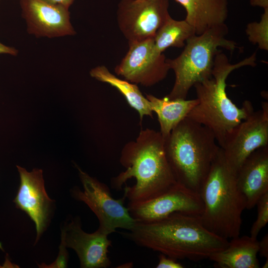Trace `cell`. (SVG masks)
I'll return each mask as SVG.
<instances>
[{
    "label": "cell",
    "mask_w": 268,
    "mask_h": 268,
    "mask_svg": "<svg viewBox=\"0 0 268 268\" xmlns=\"http://www.w3.org/2000/svg\"><path fill=\"white\" fill-rule=\"evenodd\" d=\"M156 268H184L177 260L168 257L160 253L159 256V261Z\"/></svg>",
    "instance_id": "obj_24"
},
{
    "label": "cell",
    "mask_w": 268,
    "mask_h": 268,
    "mask_svg": "<svg viewBox=\"0 0 268 268\" xmlns=\"http://www.w3.org/2000/svg\"><path fill=\"white\" fill-rule=\"evenodd\" d=\"M67 247L72 249L82 268H107L111 262L108 256L111 241L100 229L88 233L81 228L78 218L73 219L62 231Z\"/></svg>",
    "instance_id": "obj_14"
},
{
    "label": "cell",
    "mask_w": 268,
    "mask_h": 268,
    "mask_svg": "<svg viewBox=\"0 0 268 268\" xmlns=\"http://www.w3.org/2000/svg\"><path fill=\"white\" fill-rule=\"evenodd\" d=\"M268 259H267V261L265 263L264 265H263V268H267L268 267Z\"/></svg>",
    "instance_id": "obj_29"
},
{
    "label": "cell",
    "mask_w": 268,
    "mask_h": 268,
    "mask_svg": "<svg viewBox=\"0 0 268 268\" xmlns=\"http://www.w3.org/2000/svg\"><path fill=\"white\" fill-rule=\"evenodd\" d=\"M219 148L213 133L188 117L164 139L166 157L176 181L198 193Z\"/></svg>",
    "instance_id": "obj_4"
},
{
    "label": "cell",
    "mask_w": 268,
    "mask_h": 268,
    "mask_svg": "<svg viewBox=\"0 0 268 268\" xmlns=\"http://www.w3.org/2000/svg\"><path fill=\"white\" fill-rule=\"evenodd\" d=\"M125 56L115 68L124 79L145 87L164 79L170 69L167 58L155 48L153 38L129 43Z\"/></svg>",
    "instance_id": "obj_9"
},
{
    "label": "cell",
    "mask_w": 268,
    "mask_h": 268,
    "mask_svg": "<svg viewBox=\"0 0 268 268\" xmlns=\"http://www.w3.org/2000/svg\"><path fill=\"white\" fill-rule=\"evenodd\" d=\"M228 28L225 23L215 26L200 35H194L186 42L181 53L173 59H167L175 81L169 99H186L189 90L197 83L212 77L214 59L219 47L231 52L239 48L228 39Z\"/></svg>",
    "instance_id": "obj_6"
},
{
    "label": "cell",
    "mask_w": 268,
    "mask_h": 268,
    "mask_svg": "<svg viewBox=\"0 0 268 268\" xmlns=\"http://www.w3.org/2000/svg\"><path fill=\"white\" fill-rule=\"evenodd\" d=\"M250 3L253 6L268 8V0H250Z\"/></svg>",
    "instance_id": "obj_28"
},
{
    "label": "cell",
    "mask_w": 268,
    "mask_h": 268,
    "mask_svg": "<svg viewBox=\"0 0 268 268\" xmlns=\"http://www.w3.org/2000/svg\"><path fill=\"white\" fill-rule=\"evenodd\" d=\"M151 110L156 114L160 125L159 131L164 139L172 130L187 117L190 111L198 103L196 99H169L167 96L158 98L146 94Z\"/></svg>",
    "instance_id": "obj_18"
},
{
    "label": "cell",
    "mask_w": 268,
    "mask_h": 268,
    "mask_svg": "<svg viewBox=\"0 0 268 268\" xmlns=\"http://www.w3.org/2000/svg\"><path fill=\"white\" fill-rule=\"evenodd\" d=\"M19 3L29 34L48 38L75 34L69 8L43 0H19Z\"/></svg>",
    "instance_id": "obj_12"
},
{
    "label": "cell",
    "mask_w": 268,
    "mask_h": 268,
    "mask_svg": "<svg viewBox=\"0 0 268 268\" xmlns=\"http://www.w3.org/2000/svg\"><path fill=\"white\" fill-rule=\"evenodd\" d=\"M236 180L246 209L253 208L268 192V146L256 150L244 160L236 172Z\"/></svg>",
    "instance_id": "obj_15"
},
{
    "label": "cell",
    "mask_w": 268,
    "mask_h": 268,
    "mask_svg": "<svg viewBox=\"0 0 268 268\" xmlns=\"http://www.w3.org/2000/svg\"><path fill=\"white\" fill-rule=\"evenodd\" d=\"M17 168L20 184L14 202L35 223L37 243L49 222L54 201L46 193L41 169H34L29 172L19 166Z\"/></svg>",
    "instance_id": "obj_13"
},
{
    "label": "cell",
    "mask_w": 268,
    "mask_h": 268,
    "mask_svg": "<svg viewBox=\"0 0 268 268\" xmlns=\"http://www.w3.org/2000/svg\"><path fill=\"white\" fill-rule=\"evenodd\" d=\"M196 35L193 27L185 19L177 20L170 16L153 38L156 49L160 52L169 47H184L186 41Z\"/></svg>",
    "instance_id": "obj_20"
},
{
    "label": "cell",
    "mask_w": 268,
    "mask_h": 268,
    "mask_svg": "<svg viewBox=\"0 0 268 268\" xmlns=\"http://www.w3.org/2000/svg\"><path fill=\"white\" fill-rule=\"evenodd\" d=\"M0 54L16 56L18 54V51L13 47L7 46L0 42Z\"/></svg>",
    "instance_id": "obj_26"
},
{
    "label": "cell",
    "mask_w": 268,
    "mask_h": 268,
    "mask_svg": "<svg viewBox=\"0 0 268 268\" xmlns=\"http://www.w3.org/2000/svg\"><path fill=\"white\" fill-rule=\"evenodd\" d=\"M259 250L257 239L239 236L232 238L224 249L212 254L208 259L221 268H258Z\"/></svg>",
    "instance_id": "obj_17"
},
{
    "label": "cell",
    "mask_w": 268,
    "mask_h": 268,
    "mask_svg": "<svg viewBox=\"0 0 268 268\" xmlns=\"http://www.w3.org/2000/svg\"><path fill=\"white\" fill-rule=\"evenodd\" d=\"M66 245L65 243L64 237L61 235V243L60 246V251L58 256L53 263L49 265L44 263L41 265H38L39 267L42 268H67L68 262V254L66 250Z\"/></svg>",
    "instance_id": "obj_23"
},
{
    "label": "cell",
    "mask_w": 268,
    "mask_h": 268,
    "mask_svg": "<svg viewBox=\"0 0 268 268\" xmlns=\"http://www.w3.org/2000/svg\"><path fill=\"white\" fill-rule=\"evenodd\" d=\"M83 190L78 188L72 191L74 198L86 204L96 215L99 222L98 229L108 235L117 228L130 230L136 220L131 215L124 205L126 198L115 199L108 186L89 176L77 166Z\"/></svg>",
    "instance_id": "obj_7"
},
{
    "label": "cell",
    "mask_w": 268,
    "mask_h": 268,
    "mask_svg": "<svg viewBox=\"0 0 268 268\" xmlns=\"http://www.w3.org/2000/svg\"><path fill=\"white\" fill-rule=\"evenodd\" d=\"M268 146V103L254 111L233 130L221 147L231 168L236 172L256 150Z\"/></svg>",
    "instance_id": "obj_10"
},
{
    "label": "cell",
    "mask_w": 268,
    "mask_h": 268,
    "mask_svg": "<svg viewBox=\"0 0 268 268\" xmlns=\"http://www.w3.org/2000/svg\"><path fill=\"white\" fill-rule=\"evenodd\" d=\"M89 73L96 80L116 88L124 96L129 105L137 112L140 124L144 116L152 118L153 112L149 102L136 84L118 77L104 66L93 68Z\"/></svg>",
    "instance_id": "obj_19"
},
{
    "label": "cell",
    "mask_w": 268,
    "mask_h": 268,
    "mask_svg": "<svg viewBox=\"0 0 268 268\" xmlns=\"http://www.w3.org/2000/svg\"><path fill=\"white\" fill-rule=\"evenodd\" d=\"M259 22L249 23L245 32L250 42L262 50L268 51V8L264 9Z\"/></svg>",
    "instance_id": "obj_21"
},
{
    "label": "cell",
    "mask_w": 268,
    "mask_h": 268,
    "mask_svg": "<svg viewBox=\"0 0 268 268\" xmlns=\"http://www.w3.org/2000/svg\"><path fill=\"white\" fill-rule=\"evenodd\" d=\"M129 231L124 234L137 245L176 260L208 259L229 243L206 229L199 216L181 212L157 220L136 221Z\"/></svg>",
    "instance_id": "obj_1"
},
{
    "label": "cell",
    "mask_w": 268,
    "mask_h": 268,
    "mask_svg": "<svg viewBox=\"0 0 268 268\" xmlns=\"http://www.w3.org/2000/svg\"><path fill=\"white\" fill-rule=\"evenodd\" d=\"M199 194L203 204L199 217L203 226L228 240L239 236L246 201L238 188L236 172L220 147Z\"/></svg>",
    "instance_id": "obj_5"
},
{
    "label": "cell",
    "mask_w": 268,
    "mask_h": 268,
    "mask_svg": "<svg viewBox=\"0 0 268 268\" xmlns=\"http://www.w3.org/2000/svg\"><path fill=\"white\" fill-rule=\"evenodd\" d=\"M130 213L136 221L157 220L175 212L200 216L203 204L199 193L179 183L150 199L128 205Z\"/></svg>",
    "instance_id": "obj_11"
},
{
    "label": "cell",
    "mask_w": 268,
    "mask_h": 268,
    "mask_svg": "<svg viewBox=\"0 0 268 268\" xmlns=\"http://www.w3.org/2000/svg\"></svg>",
    "instance_id": "obj_30"
},
{
    "label": "cell",
    "mask_w": 268,
    "mask_h": 268,
    "mask_svg": "<svg viewBox=\"0 0 268 268\" xmlns=\"http://www.w3.org/2000/svg\"><path fill=\"white\" fill-rule=\"evenodd\" d=\"M186 12L185 20L200 35L215 26L225 23L228 0H175Z\"/></svg>",
    "instance_id": "obj_16"
},
{
    "label": "cell",
    "mask_w": 268,
    "mask_h": 268,
    "mask_svg": "<svg viewBox=\"0 0 268 268\" xmlns=\"http://www.w3.org/2000/svg\"><path fill=\"white\" fill-rule=\"evenodd\" d=\"M120 162L126 170L112 179L111 186L121 190L129 179H135L134 186L124 188L128 205L154 198L177 183L167 160L160 132L141 130L135 140L124 146Z\"/></svg>",
    "instance_id": "obj_2"
},
{
    "label": "cell",
    "mask_w": 268,
    "mask_h": 268,
    "mask_svg": "<svg viewBox=\"0 0 268 268\" xmlns=\"http://www.w3.org/2000/svg\"><path fill=\"white\" fill-rule=\"evenodd\" d=\"M256 52H254L233 64L220 50L214 59L212 77L194 86L198 103L187 117L209 129L220 147L237 126L254 111L250 101H245L239 107L228 97L226 91L227 77L236 69L256 66Z\"/></svg>",
    "instance_id": "obj_3"
},
{
    "label": "cell",
    "mask_w": 268,
    "mask_h": 268,
    "mask_svg": "<svg viewBox=\"0 0 268 268\" xmlns=\"http://www.w3.org/2000/svg\"><path fill=\"white\" fill-rule=\"evenodd\" d=\"M169 0H120L117 10L120 30L128 43L153 38L170 16Z\"/></svg>",
    "instance_id": "obj_8"
},
{
    "label": "cell",
    "mask_w": 268,
    "mask_h": 268,
    "mask_svg": "<svg viewBox=\"0 0 268 268\" xmlns=\"http://www.w3.org/2000/svg\"><path fill=\"white\" fill-rule=\"evenodd\" d=\"M52 4L58 5L69 8L75 0H43Z\"/></svg>",
    "instance_id": "obj_27"
},
{
    "label": "cell",
    "mask_w": 268,
    "mask_h": 268,
    "mask_svg": "<svg viewBox=\"0 0 268 268\" xmlns=\"http://www.w3.org/2000/svg\"><path fill=\"white\" fill-rule=\"evenodd\" d=\"M259 253L261 256L268 259V235L267 234L259 242Z\"/></svg>",
    "instance_id": "obj_25"
},
{
    "label": "cell",
    "mask_w": 268,
    "mask_h": 268,
    "mask_svg": "<svg viewBox=\"0 0 268 268\" xmlns=\"http://www.w3.org/2000/svg\"><path fill=\"white\" fill-rule=\"evenodd\" d=\"M256 205L257 206V217L251 227L250 236L257 239L260 232L268 222V192L258 200Z\"/></svg>",
    "instance_id": "obj_22"
}]
</instances>
